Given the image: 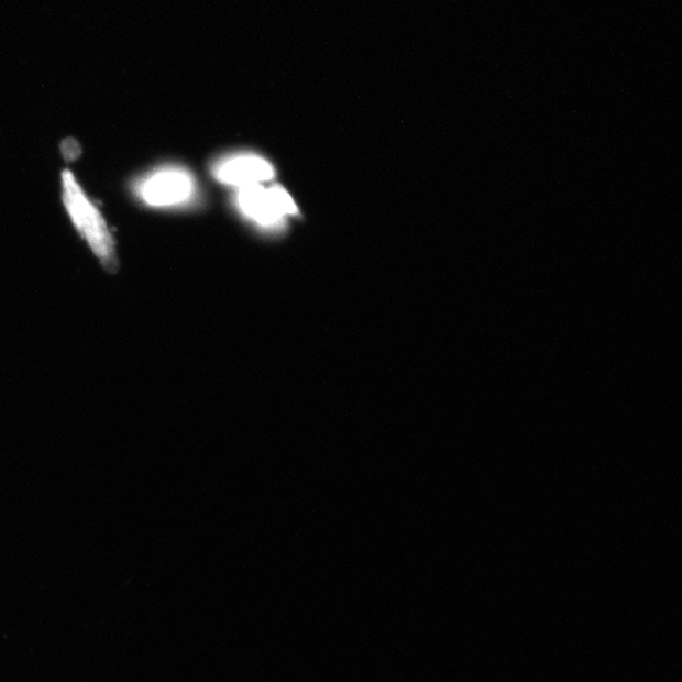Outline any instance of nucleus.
<instances>
[{
  "label": "nucleus",
  "instance_id": "obj_2",
  "mask_svg": "<svg viewBox=\"0 0 682 682\" xmlns=\"http://www.w3.org/2000/svg\"><path fill=\"white\" fill-rule=\"evenodd\" d=\"M194 190L191 175L178 167L158 168L135 184L139 198L153 208L177 207L189 201Z\"/></svg>",
  "mask_w": 682,
  "mask_h": 682
},
{
  "label": "nucleus",
  "instance_id": "obj_3",
  "mask_svg": "<svg viewBox=\"0 0 682 682\" xmlns=\"http://www.w3.org/2000/svg\"><path fill=\"white\" fill-rule=\"evenodd\" d=\"M215 174L221 184L243 189V187L271 182L275 176V168L266 158L244 153V155H237L219 162Z\"/></svg>",
  "mask_w": 682,
  "mask_h": 682
},
{
  "label": "nucleus",
  "instance_id": "obj_1",
  "mask_svg": "<svg viewBox=\"0 0 682 682\" xmlns=\"http://www.w3.org/2000/svg\"><path fill=\"white\" fill-rule=\"evenodd\" d=\"M63 198L68 216L90 249L108 271L118 270L116 242L105 218L76 182L70 170L63 173Z\"/></svg>",
  "mask_w": 682,
  "mask_h": 682
},
{
  "label": "nucleus",
  "instance_id": "obj_5",
  "mask_svg": "<svg viewBox=\"0 0 682 682\" xmlns=\"http://www.w3.org/2000/svg\"><path fill=\"white\" fill-rule=\"evenodd\" d=\"M272 200L275 202L276 208L280 216L284 218L286 216H295L297 215V207L294 202L292 196L280 186H272L268 187Z\"/></svg>",
  "mask_w": 682,
  "mask_h": 682
},
{
  "label": "nucleus",
  "instance_id": "obj_4",
  "mask_svg": "<svg viewBox=\"0 0 682 682\" xmlns=\"http://www.w3.org/2000/svg\"><path fill=\"white\" fill-rule=\"evenodd\" d=\"M237 200L238 207L244 212V216L262 227L276 226L284 219L273 202L270 189L266 186L243 187V189L238 190Z\"/></svg>",
  "mask_w": 682,
  "mask_h": 682
}]
</instances>
